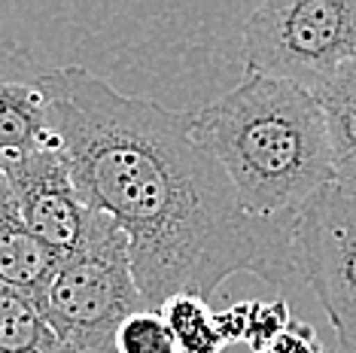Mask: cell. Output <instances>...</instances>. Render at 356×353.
<instances>
[{
  "label": "cell",
  "instance_id": "1",
  "mask_svg": "<svg viewBox=\"0 0 356 353\" xmlns=\"http://www.w3.org/2000/svg\"><path fill=\"white\" fill-rule=\"evenodd\" d=\"M61 149L83 202L128 238L134 280L152 311L174 295L207 299L234 274L302 286L296 220H259L201 140L195 110L122 95L86 67H46Z\"/></svg>",
  "mask_w": 356,
  "mask_h": 353
},
{
  "label": "cell",
  "instance_id": "2",
  "mask_svg": "<svg viewBox=\"0 0 356 353\" xmlns=\"http://www.w3.org/2000/svg\"><path fill=\"white\" fill-rule=\"evenodd\" d=\"M195 125L250 216H298L335 186L323 107L293 83L247 74Z\"/></svg>",
  "mask_w": 356,
  "mask_h": 353
},
{
  "label": "cell",
  "instance_id": "3",
  "mask_svg": "<svg viewBox=\"0 0 356 353\" xmlns=\"http://www.w3.org/2000/svg\"><path fill=\"white\" fill-rule=\"evenodd\" d=\"M37 304L61 353H116L119 329L149 304L134 280L125 231L107 213L95 211L83 244L61 259Z\"/></svg>",
  "mask_w": 356,
  "mask_h": 353
},
{
  "label": "cell",
  "instance_id": "4",
  "mask_svg": "<svg viewBox=\"0 0 356 353\" xmlns=\"http://www.w3.org/2000/svg\"><path fill=\"white\" fill-rule=\"evenodd\" d=\"M247 74L293 83L314 98L356 61V0H268L244 25Z\"/></svg>",
  "mask_w": 356,
  "mask_h": 353
},
{
  "label": "cell",
  "instance_id": "5",
  "mask_svg": "<svg viewBox=\"0 0 356 353\" xmlns=\"http://www.w3.org/2000/svg\"><path fill=\"white\" fill-rule=\"evenodd\" d=\"M302 280L314 286L344 353H356V198L332 186L298 213Z\"/></svg>",
  "mask_w": 356,
  "mask_h": 353
},
{
  "label": "cell",
  "instance_id": "6",
  "mask_svg": "<svg viewBox=\"0 0 356 353\" xmlns=\"http://www.w3.org/2000/svg\"><path fill=\"white\" fill-rule=\"evenodd\" d=\"M3 174L25 226L55 253H74L92 226L95 211L79 195L64 149L3 162Z\"/></svg>",
  "mask_w": 356,
  "mask_h": 353
},
{
  "label": "cell",
  "instance_id": "7",
  "mask_svg": "<svg viewBox=\"0 0 356 353\" xmlns=\"http://www.w3.org/2000/svg\"><path fill=\"white\" fill-rule=\"evenodd\" d=\"M43 76L46 67L28 52L0 46V162L61 149L58 119Z\"/></svg>",
  "mask_w": 356,
  "mask_h": 353
},
{
  "label": "cell",
  "instance_id": "8",
  "mask_svg": "<svg viewBox=\"0 0 356 353\" xmlns=\"http://www.w3.org/2000/svg\"><path fill=\"white\" fill-rule=\"evenodd\" d=\"M61 253L46 247L25 226L10 186L0 195V286L15 290L28 299H40L61 268Z\"/></svg>",
  "mask_w": 356,
  "mask_h": 353
},
{
  "label": "cell",
  "instance_id": "9",
  "mask_svg": "<svg viewBox=\"0 0 356 353\" xmlns=\"http://www.w3.org/2000/svg\"><path fill=\"white\" fill-rule=\"evenodd\" d=\"M326 116L335 189L356 198V61L317 95Z\"/></svg>",
  "mask_w": 356,
  "mask_h": 353
},
{
  "label": "cell",
  "instance_id": "10",
  "mask_svg": "<svg viewBox=\"0 0 356 353\" xmlns=\"http://www.w3.org/2000/svg\"><path fill=\"white\" fill-rule=\"evenodd\" d=\"M0 353H61L34 299L0 286Z\"/></svg>",
  "mask_w": 356,
  "mask_h": 353
},
{
  "label": "cell",
  "instance_id": "11",
  "mask_svg": "<svg viewBox=\"0 0 356 353\" xmlns=\"http://www.w3.org/2000/svg\"><path fill=\"white\" fill-rule=\"evenodd\" d=\"M161 317L168 320V329H171L180 353H222L229 344L220 326V314L210 308L207 299L189 293L174 295L161 308Z\"/></svg>",
  "mask_w": 356,
  "mask_h": 353
},
{
  "label": "cell",
  "instance_id": "12",
  "mask_svg": "<svg viewBox=\"0 0 356 353\" xmlns=\"http://www.w3.org/2000/svg\"><path fill=\"white\" fill-rule=\"evenodd\" d=\"M116 353H180L161 311H140L119 329Z\"/></svg>",
  "mask_w": 356,
  "mask_h": 353
},
{
  "label": "cell",
  "instance_id": "13",
  "mask_svg": "<svg viewBox=\"0 0 356 353\" xmlns=\"http://www.w3.org/2000/svg\"><path fill=\"white\" fill-rule=\"evenodd\" d=\"M289 317L283 302H247V332L244 344L253 347V353H262L271 341H277L289 329Z\"/></svg>",
  "mask_w": 356,
  "mask_h": 353
},
{
  "label": "cell",
  "instance_id": "14",
  "mask_svg": "<svg viewBox=\"0 0 356 353\" xmlns=\"http://www.w3.org/2000/svg\"><path fill=\"white\" fill-rule=\"evenodd\" d=\"M262 353H323V347L317 341V332H314L311 326L293 320L286 332H283L277 341H271Z\"/></svg>",
  "mask_w": 356,
  "mask_h": 353
},
{
  "label": "cell",
  "instance_id": "15",
  "mask_svg": "<svg viewBox=\"0 0 356 353\" xmlns=\"http://www.w3.org/2000/svg\"><path fill=\"white\" fill-rule=\"evenodd\" d=\"M3 189H6V174H3V162H0V195H3Z\"/></svg>",
  "mask_w": 356,
  "mask_h": 353
}]
</instances>
